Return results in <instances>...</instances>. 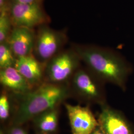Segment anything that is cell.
Returning <instances> with one entry per match:
<instances>
[{"label": "cell", "mask_w": 134, "mask_h": 134, "mask_svg": "<svg viewBox=\"0 0 134 134\" xmlns=\"http://www.w3.org/2000/svg\"><path fill=\"white\" fill-rule=\"evenodd\" d=\"M36 36L31 29L15 26L7 40L16 58L32 55Z\"/></svg>", "instance_id": "cell-8"}, {"label": "cell", "mask_w": 134, "mask_h": 134, "mask_svg": "<svg viewBox=\"0 0 134 134\" xmlns=\"http://www.w3.org/2000/svg\"><path fill=\"white\" fill-rule=\"evenodd\" d=\"M66 36L62 32L44 26L36 35L34 47V56L44 66L61 51L66 42Z\"/></svg>", "instance_id": "cell-5"}, {"label": "cell", "mask_w": 134, "mask_h": 134, "mask_svg": "<svg viewBox=\"0 0 134 134\" xmlns=\"http://www.w3.org/2000/svg\"></svg>", "instance_id": "cell-19"}, {"label": "cell", "mask_w": 134, "mask_h": 134, "mask_svg": "<svg viewBox=\"0 0 134 134\" xmlns=\"http://www.w3.org/2000/svg\"><path fill=\"white\" fill-rule=\"evenodd\" d=\"M73 49L86 68L102 81L125 88L131 68L120 54L94 45H77Z\"/></svg>", "instance_id": "cell-1"}, {"label": "cell", "mask_w": 134, "mask_h": 134, "mask_svg": "<svg viewBox=\"0 0 134 134\" xmlns=\"http://www.w3.org/2000/svg\"><path fill=\"white\" fill-rule=\"evenodd\" d=\"M11 19L5 11L1 12L0 15V43L6 42L10 34Z\"/></svg>", "instance_id": "cell-14"}, {"label": "cell", "mask_w": 134, "mask_h": 134, "mask_svg": "<svg viewBox=\"0 0 134 134\" xmlns=\"http://www.w3.org/2000/svg\"><path fill=\"white\" fill-rule=\"evenodd\" d=\"M59 114V107H57L43 112L32 120L36 127L43 133H53L57 128Z\"/></svg>", "instance_id": "cell-12"}, {"label": "cell", "mask_w": 134, "mask_h": 134, "mask_svg": "<svg viewBox=\"0 0 134 134\" xmlns=\"http://www.w3.org/2000/svg\"><path fill=\"white\" fill-rule=\"evenodd\" d=\"M19 97L14 110L13 122L14 126L23 124L43 112L59 107L71 96L68 83H55L44 81Z\"/></svg>", "instance_id": "cell-2"}, {"label": "cell", "mask_w": 134, "mask_h": 134, "mask_svg": "<svg viewBox=\"0 0 134 134\" xmlns=\"http://www.w3.org/2000/svg\"><path fill=\"white\" fill-rule=\"evenodd\" d=\"M72 134H91L99 126L98 120L87 106L65 104Z\"/></svg>", "instance_id": "cell-6"}, {"label": "cell", "mask_w": 134, "mask_h": 134, "mask_svg": "<svg viewBox=\"0 0 134 134\" xmlns=\"http://www.w3.org/2000/svg\"><path fill=\"white\" fill-rule=\"evenodd\" d=\"M14 3L20 4H30L36 3L37 0H13Z\"/></svg>", "instance_id": "cell-16"}, {"label": "cell", "mask_w": 134, "mask_h": 134, "mask_svg": "<svg viewBox=\"0 0 134 134\" xmlns=\"http://www.w3.org/2000/svg\"><path fill=\"white\" fill-rule=\"evenodd\" d=\"M0 82L15 95H23L34 88L14 67L0 69Z\"/></svg>", "instance_id": "cell-11"}, {"label": "cell", "mask_w": 134, "mask_h": 134, "mask_svg": "<svg viewBox=\"0 0 134 134\" xmlns=\"http://www.w3.org/2000/svg\"><path fill=\"white\" fill-rule=\"evenodd\" d=\"M81 59L74 49L60 51L47 63L44 67V81L68 83L80 68Z\"/></svg>", "instance_id": "cell-4"}, {"label": "cell", "mask_w": 134, "mask_h": 134, "mask_svg": "<svg viewBox=\"0 0 134 134\" xmlns=\"http://www.w3.org/2000/svg\"><path fill=\"white\" fill-rule=\"evenodd\" d=\"M10 97L6 92H3L0 96V119L5 121L10 117L12 107Z\"/></svg>", "instance_id": "cell-15"}, {"label": "cell", "mask_w": 134, "mask_h": 134, "mask_svg": "<svg viewBox=\"0 0 134 134\" xmlns=\"http://www.w3.org/2000/svg\"><path fill=\"white\" fill-rule=\"evenodd\" d=\"M91 134H105V133L101 129L99 126L96 129L92 132Z\"/></svg>", "instance_id": "cell-18"}, {"label": "cell", "mask_w": 134, "mask_h": 134, "mask_svg": "<svg viewBox=\"0 0 134 134\" xmlns=\"http://www.w3.org/2000/svg\"><path fill=\"white\" fill-rule=\"evenodd\" d=\"M8 0H0V9L1 12L5 11V7L6 5V3Z\"/></svg>", "instance_id": "cell-17"}, {"label": "cell", "mask_w": 134, "mask_h": 134, "mask_svg": "<svg viewBox=\"0 0 134 134\" xmlns=\"http://www.w3.org/2000/svg\"><path fill=\"white\" fill-rule=\"evenodd\" d=\"M10 19L15 26L31 28L43 23L45 16L39 5L13 3L11 8Z\"/></svg>", "instance_id": "cell-7"}, {"label": "cell", "mask_w": 134, "mask_h": 134, "mask_svg": "<svg viewBox=\"0 0 134 134\" xmlns=\"http://www.w3.org/2000/svg\"><path fill=\"white\" fill-rule=\"evenodd\" d=\"M104 82L87 68H80L73 75L68 84L71 96L86 104H106Z\"/></svg>", "instance_id": "cell-3"}, {"label": "cell", "mask_w": 134, "mask_h": 134, "mask_svg": "<svg viewBox=\"0 0 134 134\" xmlns=\"http://www.w3.org/2000/svg\"><path fill=\"white\" fill-rule=\"evenodd\" d=\"M16 60L8 42L0 43V69L14 67Z\"/></svg>", "instance_id": "cell-13"}, {"label": "cell", "mask_w": 134, "mask_h": 134, "mask_svg": "<svg viewBox=\"0 0 134 134\" xmlns=\"http://www.w3.org/2000/svg\"><path fill=\"white\" fill-rule=\"evenodd\" d=\"M98 121L105 134H132L129 125L119 112L106 104L101 106Z\"/></svg>", "instance_id": "cell-9"}, {"label": "cell", "mask_w": 134, "mask_h": 134, "mask_svg": "<svg viewBox=\"0 0 134 134\" xmlns=\"http://www.w3.org/2000/svg\"><path fill=\"white\" fill-rule=\"evenodd\" d=\"M14 67L34 88L44 82L45 66L33 55L16 58Z\"/></svg>", "instance_id": "cell-10"}]
</instances>
